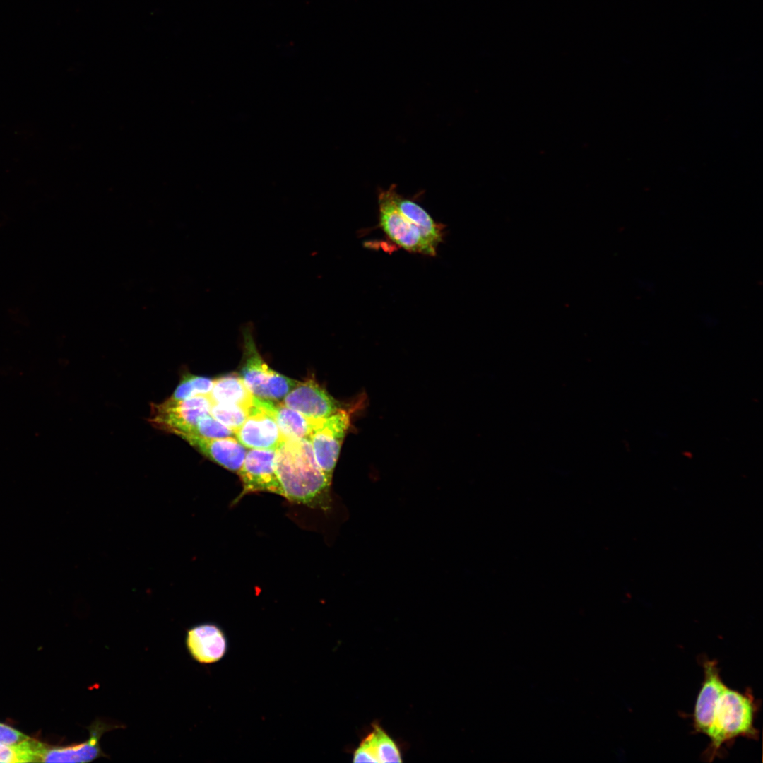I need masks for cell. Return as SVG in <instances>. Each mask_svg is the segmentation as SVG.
Masks as SVG:
<instances>
[{"label":"cell","instance_id":"obj_1","mask_svg":"<svg viewBox=\"0 0 763 763\" xmlns=\"http://www.w3.org/2000/svg\"><path fill=\"white\" fill-rule=\"evenodd\" d=\"M274 466L282 496L295 503L329 508L331 482L317 464L308 439L283 442L275 450Z\"/></svg>","mask_w":763,"mask_h":763},{"label":"cell","instance_id":"obj_2","mask_svg":"<svg viewBox=\"0 0 763 763\" xmlns=\"http://www.w3.org/2000/svg\"><path fill=\"white\" fill-rule=\"evenodd\" d=\"M757 704L747 691L742 693L726 687L717 703L712 723L706 733L710 739L704 752L708 762L717 757L721 748L738 737L757 740L754 726Z\"/></svg>","mask_w":763,"mask_h":763},{"label":"cell","instance_id":"obj_3","mask_svg":"<svg viewBox=\"0 0 763 763\" xmlns=\"http://www.w3.org/2000/svg\"><path fill=\"white\" fill-rule=\"evenodd\" d=\"M242 335L243 361L240 377L244 384L256 397L269 401L283 399L299 382L279 374L265 362L256 348L251 323L243 326Z\"/></svg>","mask_w":763,"mask_h":763},{"label":"cell","instance_id":"obj_4","mask_svg":"<svg viewBox=\"0 0 763 763\" xmlns=\"http://www.w3.org/2000/svg\"><path fill=\"white\" fill-rule=\"evenodd\" d=\"M212 402L199 395L184 400L169 397L161 403H152L149 422L156 428L181 436L192 434L199 420L210 414Z\"/></svg>","mask_w":763,"mask_h":763},{"label":"cell","instance_id":"obj_5","mask_svg":"<svg viewBox=\"0 0 763 763\" xmlns=\"http://www.w3.org/2000/svg\"><path fill=\"white\" fill-rule=\"evenodd\" d=\"M350 425V413L343 409L317 421L309 437L316 461L331 482L342 444Z\"/></svg>","mask_w":763,"mask_h":763},{"label":"cell","instance_id":"obj_6","mask_svg":"<svg viewBox=\"0 0 763 763\" xmlns=\"http://www.w3.org/2000/svg\"><path fill=\"white\" fill-rule=\"evenodd\" d=\"M379 226L401 248L413 253L435 256L436 249L421 236L418 228L398 210L392 199V185L378 196Z\"/></svg>","mask_w":763,"mask_h":763},{"label":"cell","instance_id":"obj_7","mask_svg":"<svg viewBox=\"0 0 763 763\" xmlns=\"http://www.w3.org/2000/svg\"><path fill=\"white\" fill-rule=\"evenodd\" d=\"M120 727L123 726L96 718L88 727L89 738L83 743L68 746H50L35 740L33 762L84 763L106 757L101 749L100 738L105 733Z\"/></svg>","mask_w":763,"mask_h":763},{"label":"cell","instance_id":"obj_8","mask_svg":"<svg viewBox=\"0 0 763 763\" xmlns=\"http://www.w3.org/2000/svg\"><path fill=\"white\" fill-rule=\"evenodd\" d=\"M270 402L254 396L247 420L235 432V437L244 447L276 450L284 442Z\"/></svg>","mask_w":763,"mask_h":763},{"label":"cell","instance_id":"obj_9","mask_svg":"<svg viewBox=\"0 0 763 763\" xmlns=\"http://www.w3.org/2000/svg\"><path fill=\"white\" fill-rule=\"evenodd\" d=\"M275 450L254 449L247 451L238 471L242 491L233 503L244 495L256 492H268L282 496V489L274 466Z\"/></svg>","mask_w":763,"mask_h":763},{"label":"cell","instance_id":"obj_10","mask_svg":"<svg viewBox=\"0 0 763 763\" xmlns=\"http://www.w3.org/2000/svg\"><path fill=\"white\" fill-rule=\"evenodd\" d=\"M282 403L313 421L325 419L341 409L338 402L313 379L299 382Z\"/></svg>","mask_w":763,"mask_h":763},{"label":"cell","instance_id":"obj_11","mask_svg":"<svg viewBox=\"0 0 763 763\" xmlns=\"http://www.w3.org/2000/svg\"><path fill=\"white\" fill-rule=\"evenodd\" d=\"M704 680L699 692L693 714L696 733L706 734L714 718L720 697L727 687L721 680L718 662L703 661Z\"/></svg>","mask_w":763,"mask_h":763},{"label":"cell","instance_id":"obj_12","mask_svg":"<svg viewBox=\"0 0 763 763\" xmlns=\"http://www.w3.org/2000/svg\"><path fill=\"white\" fill-rule=\"evenodd\" d=\"M186 646L194 660L201 664H211L221 660L228 650L227 638L218 625L202 623L187 631Z\"/></svg>","mask_w":763,"mask_h":763},{"label":"cell","instance_id":"obj_13","mask_svg":"<svg viewBox=\"0 0 763 763\" xmlns=\"http://www.w3.org/2000/svg\"><path fill=\"white\" fill-rule=\"evenodd\" d=\"M204 456L223 468L238 473L247 453L235 437L208 438L194 434L180 436Z\"/></svg>","mask_w":763,"mask_h":763},{"label":"cell","instance_id":"obj_14","mask_svg":"<svg viewBox=\"0 0 763 763\" xmlns=\"http://www.w3.org/2000/svg\"><path fill=\"white\" fill-rule=\"evenodd\" d=\"M392 199L398 210L419 230L422 238L437 249L442 242L444 226L437 223L418 203L404 198L392 184Z\"/></svg>","mask_w":763,"mask_h":763},{"label":"cell","instance_id":"obj_15","mask_svg":"<svg viewBox=\"0 0 763 763\" xmlns=\"http://www.w3.org/2000/svg\"><path fill=\"white\" fill-rule=\"evenodd\" d=\"M212 403H235L251 407L254 396L242 377L229 374L213 379V388L207 395Z\"/></svg>","mask_w":763,"mask_h":763},{"label":"cell","instance_id":"obj_16","mask_svg":"<svg viewBox=\"0 0 763 763\" xmlns=\"http://www.w3.org/2000/svg\"><path fill=\"white\" fill-rule=\"evenodd\" d=\"M270 406L283 441L309 439L317 421L307 418L283 403H275L271 401Z\"/></svg>","mask_w":763,"mask_h":763},{"label":"cell","instance_id":"obj_17","mask_svg":"<svg viewBox=\"0 0 763 763\" xmlns=\"http://www.w3.org/2000/svg\"><path fill=\"white\" fill-rule=\"evenodd\" d=\"M379 762H402L400 750L396 743L378 725L366 738Z\"/></svg>","mask_w":763,"mask_h":763},{"label":"cell","instance_id":"obj_18","mask_svg":"<svg viewBox=\"0 0 763 763\" xmlns=\"http://www.w3.org/2000/svg\"><path fill=\"white\" fill-rule=\"evenodd\" d=\"M251 407L235 403H212L210 414L235 433L247 420Z\"/></svg>","mask_w":763,"mask_h":763},{"label":"cell","instance_id":"obj_19","mask_svg":"<svg viewBox=\"0 0 763 763\" xmlns=\"http://www.w3.org/2000/svg\"><path fill=\"white\" fill-rule=\"evenodd\" d=\"M213 384V379L184 373L170 398L184 400L199 395L207 396L211 392Z\"/></svg>","mask_w":763,"mask_h":763},{"label":"cell","instance_id":"obj_20","mask_svg":"<svg viewBox=\"0 0 763 763\" xmlns=\"http://www.w3.org/2000/svg\"><path fill=\"white\" fill-rule=\"evenodd\" d=\"M32 740L12 746L0 745V762H33Z\"/></svg>","mask_w":763,"mask_h":763},{"label":"cell","instance_id":"obj_21","mask_svg":"<svg viewBox=\"0 0 763 763\" xmlns=\"http://www.w3.org/2000/svg\"><path fill=\"white\" fill-rule=\"evenodd\" d=\"M192 434L208 438H223L235 436L232 430L220 423L211 414H208L199 420Z\"/></svg>","mask_w":763,"mask_h":763},{"label":"cell","instance_id":"obj_22","mask_svg":"<svg viewBox=\"0 0 763 763\" xmlns=\"http://www.w3.org/2000/svg\"><path fill=\"white\" fill-rule=\"evenodd\" d=\"M30 738V737L20 731L0 723V745L8 746L16 745L26 741Z\"/></svg>","mask_w":763,"mask_h":763},{"label":"cell","instance_id":"obj_23","mask_svg":"<svg viewBox=\"0 0 763 763\" xmlns=\"http://www.w3.org/2000/svg\"><path fill=\"white\" fill-rule=\"evenodd\" d=\"M354 762H379L375 754L365 738L353 754Z\"/></svg>","mask_w":763,"mask_h":763}]
</instances>
